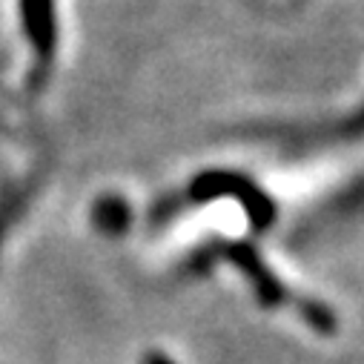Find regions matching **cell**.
Wrapping results in <instances>:
<instances>
[{
  "instance_id": "1",
  "label": "cell",
  "mask_w": 364,
  "mask_h": 364,
  "mask_svg": "<svg viewBox=\"0 0 364 364\" xmlns=\"http://www.w3.org/2000/svg\"><path fill=\"white\" fill-rule=\"evenodd\" d=\"M146 364H172V361H169V358H161L158 353H152V355L146 358Z\"/></svg>"
}]
</instances>
